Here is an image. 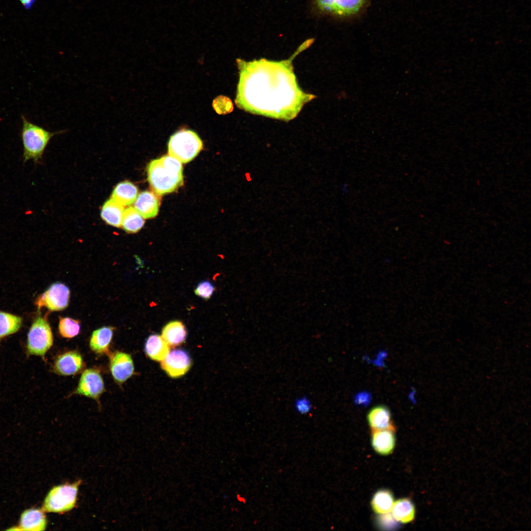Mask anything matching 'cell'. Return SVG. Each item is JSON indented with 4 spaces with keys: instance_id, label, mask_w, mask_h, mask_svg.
<instances>
[{
    "instance_id": "6da1fadb",
    "label": "cell",
    "mask_w": 531,
    "mask_h": 531,
    "mask_svg": "<svg viewBox=\"0 0 531 531\" xmlns=\"http://www.w3.org/2000/svg\"><path fill=\"white\" fill-rule=\"evenodd\" d=\"M181 163L169 155H164L149 162L147 166L148 179L157 195L175 191L183 183Z\"/></svg>"
},
{
    "instance_id": "7a4b0ae2",
    "label": "cell",
    "mask_w": 531,
    "mask_h": 531,
    "mask_svg": "<svg viewBox=\"0 0 531 531\" xmlns=\"http://www.w3.org/2000/svg\"><path fill=\"white\" fill-rule=\"evenodd\" d=\"M22 127L21 137L23 147L24 162L32 160L35 163L39 162L51 139L55 135L63 132H51L43 127L28 120L24 115L21 116Z\"/></svg>"
},
{
    "instance_id": "3957f363",
    "label": "cell",
    "mask_w": 531,
    "mask_h": 531,
    "mask_svg": "<svg viewBox=\"0 0 531 531\" xmlns=\"http://www.w3.org/2000/svg\"><path fill=\"white\" fill-rule=\"evenodd\" d=\"M202 140L193 131L181 130L172 135L168 143L169 155L181 163L192 160L203 149Z\"/></svg>"
},
{
    "instance_id": "277c9868",
    "label": "cell",
    "mask_w": 531,
    "mask_h": 531,
    "mask_svg": "<svg viewBox=\"0 0 531 531\" xmlns=\"http://www.w3.org/2000/svg\"><path fill=\"white\" fill-rule=\"evenodd\" d=\"M53 344V335L47 319L38 316L33 320L27 335V356H39L44 359Z\"/></svg>"
},
{
    "instance_id": "5b68a950",
    "label": "cell",
    "mask_w": 531,
    "mask_h": 531,
    "mask_svg": "<svg viewBox=\"0 0 531 531\" xmlns=\"http://www.w3.org/2000/svg\"><path fill=\"white\" fill-rule=\"evenodd\" d=\"M79 482L56 486L48 494L43 509L48 512L63 513L75 506Z\"/></svg>"
},
{
    "instance_id": "8992f818",
    "label": "cell",
    "mask_w": 531,
    "mask_h": 531,
    "mask_svg": "<svg viewBox=\"0 0 531 531\" xmlns=\"http://www.w3.org/2000/svg\"><path fill=\"white\" fill-rule=\"evenodd\" d=\"M69 298L68 287L62 283L56 282L37 297L35 304L38 311L43 307L51 311H60L68 306Z\"/></svg>"
},
{
    "instance_id": "52a82bcc",
    "label": "cell",
    "mask_w": 531,
    "mask_h": 531,
    "mask_svg": "<svg viewBox=\"0 0 531 531\" xmlns=\"http://www.w3.org/2000/svg\"><path fill=\"white\" fill-rule=\"evenodd\" d=\"M105 390L100 371L95 368L87 369L82 373L74 393L98 400Z\"/></svg>"
},
{
    "instance_id": "ba28073f",
    "label": "cell",
    "mask_w": 531,
    "mask_h": 531,
    "mask_svg": "<svg viewBox=\"0 0 531 531\" xmlns=\"http://www.w3.org/2000/svg\"><path fill=\"white\" fill-rule=\"evenodd\" d=\"M318 7L324 12L338 17H349L359 13L366 0H315Z\"/></svg>"
},
{
    "instance_id": "9c48e42d",
    "label": "cell",
    "mask_w": 531,
    "mask_h": 531,
    "mask_svg": "<svg viewBox=\"0 0 531 531\" xmlns=\"http://www.w3.org/2000/svg\"><path fill=\"white\" fill-rule=\"evenodd\" d=\"M191 360L188 353L182 349L169 352L161 361V367L170 377L177 378L183 376L189 370Z\"/></svg>"
},
{
    "instance_id": "30bf717a",
    "label": "cell",
    "mask_w": 531,
    "mask_h": 531,
    "mask_svg": "<svg viewBox=\"0 0 531 531\" xmlns=\"http://www.w3.org/2000/svg\"><path fill=\"white\" fill-rule=\"evenodd\" d=\"M110 369L116 382L122 384L133 374L134 366L131 355L116 351L110 355Z\"/></svg>"
},
{
    "instance_id": "8fae6325",
    "label": "cell",
    "mask_w": 531,
    "mask_h": 531,
    "mask_svg": "<svg viewBox=\"0 0 531 531\" xmlns=\"http://www.w3.org/2000/svg\"><path fill=\"white\" fill-rule=\"evenodd\" d=\"M85 367L81 354L76 351H70L59 355L52 365V371L61 376H70L80 372Z\"/></svg>"
},
{
    "instance_id": "7c38bea8",
    "label": "cell",
    "mask_w": 531,
    "mask_h": 531,
    "mask_svg": "<svg viewBox=\"0 0 531 531\" xmlns=\"http://www.w3.org/2000/svg\"><path fill=\"white\" fill-rule=\"evenodd\" d=\"M156 195L152 192L145 191L137 196L133 207L144 218H151L157 215L159 201Z\"/></svg>"
},
{
    "instance_id": "4fadbf2b",
    "label": "cell",
    "mask_w": 531,
    "mask_h": 531,
    "mask_svg": "<svg viewBox=\"0 0 531 531\" xmlns=\"http://www.w3.org/2000/svg\"><path fill=\"white\" fill-rule=\"evenodd\" d=\"M114 330L113 327L104 326L93 331L89 340L90 349L98 354H109Z\"/></svg>"
},
{
    "instance_id": "5bb4252c",
    "label": "cell",
    "mask_w": 531,
    "mask_h": 531,
    "mask_svg": "<svg viewBox=\"0 0 531 531\" xmlns=\"http://www.w3.org/2000/svg\"><path fill=\"white\" fill-rule=\"evenodd\" d=\"M367 420L373 431L384 429L394 430L390 412L385 406L379 405L371 409L368 413Z\"/></svg>"
},
{
    "instance_id": "9a60e30c",
    "label": "cell",
    "mask_w": 531,
    "mask_h": 531,
    "mask_svg": "<svg viewBox=\"0 0 531 531\" xmlns=\"http://www.w3.org/2000/svg\"><path fill=\"white\" fill-rule=\"evenodd\" d=\"M161 336L169 347H175L185 342L187 331L182 322L177 320L173 321L163 327Z\"/></svg>"
},
{
    "instance_id": "2e32d148",
    "label": "cell",
    "mask_w": 531,
    "mask_h": 531,
    "mask_svg": "<svg viewBox=\"0 0 531 531\" xmlns=\"http://www.w3.org/2000/svg\"><path fill=\"white\" fill-rule=\"evenodd\" d=\"M46 526V520L43 511L39 509H29L21 514L19 530L24 531H43Z\"/></svg>"
},
{
    "instance_id": "e0dca14e",
    "label": "cell",
    "mask_w": 531,
    "mask_h": 531,
    "mask_svg": "<svg viewBox=\"0 0 531 531\" xmlns=\"http://www.w3.org/2000/svg\"><path fill=\"white\" fill-rule=\"evenodd\" d=\"M145 351L150 359L161 361L169 354L170 347L161 336L152 334L148 337L146 341Z\"/></svg>"
},
{
    "instance_id": "ac0fdd59",
    "label": "cell",
    "mask_w": 531,
    "mask_h": 531,
    "mask_svg": "<svg viewBox=\"0 0 531 531\" xmlns=\"http://www.w3.org/2000/svg\"><path fill=\"white\" fill-rule=\"evenodd\" d=\"M393 431L391 429L373 431L372 444L376 452L387 455L392 451L395 445Z\"/></svg>"
},
{
    "instance_id": "d6986e66",
    "label": "cell",
    "mask_w": 531,
    "mask_h": 531,
    "mask_svg": "<svg viewBox=\"0 0 531 531\" xmlns=\"http://www.w3.org/2000/svg\"><path fill=\"white\" fill-rule=\"evenodd\" d=\"M124 206L112 198L104 204L101 216L108 224L116 227H120L124 211Z\"/></svg>"
},
{
    "instance_id": "ffe728a7",
    "label": "cell",
    "mask_w": 531,
    "mask_h": 531,
    "mask_svg": "<svg viewBox=\"0 0 531 531\" xmlns=\"http://www.w3.org/2000/svg\"><path fill=\"white\" fill-rule=\"evenodd\" d=\"M137 187L129 181H124L118 184L113 190L111 198L123 206H128L133 204L138 196Z\"/></svg>"
},
{
    "instance_id": "44dd1931",
    "label": "cell",
    "mask_w": 531,
    "mask_h": 531,
    "mask_svg": "<svg viewBox=\"0 0 531 531\" xmlns=\"http://www.w3.org/2000/svg\"><path fill=\"white\" fill-rule=\"evenodd\" d=\"M394 519L402 523H408L414 518L415 508L412 502L407 499H402L393 503L391 509Z\"/></svg>"
},
{
    "instance_id": "7402d4cb",
    "label": "cell",
    "mask_w": 531,
    "mask_h": 531,
    "mask_svg": "<svg viewBox=\"0 0 531 531\" xmlns=\"http://www.w3.org/2000/svg\"><path fill=\"white\" fill-rule=\"evenodd\" d=\"M23 319L14 314L0 311V342L17 332L21 327Z\"/></svg>"
},
{
    "instance_id": "603a6c76",
    "label": "cell",
    "mask_w": 531,
    "mask_h": 531,
    "mask_svg": "<svg viewBox=\"0 0 531 531\" xmlns=\"http://www.w3.org/2000/svg\"><path fill=\"white\" fill-rule=\"evenodd\" d=\"M145 223L144 218L133 206L124 210L121 226L127 233H135L139 231Z\"/></svg>"
},
{
    "instance_id": "cb8c5ba5",
    "label": "cell",
    "mask_w": 531,
    "mask_h": 531,
    "mask_svg": "<svg viewBox=\"0 0 531 531\" xmlns=\"http://www.w3.org/2000/svg\"><path fill=\"white\" fill-rule=\"evenodd\" d=\"M393 503V496L390 492L386 490H381L374 495L371 505L376 513L384 514L391 511Z\"/></svg>"
},
{
    "instance_id": "d4e9b609",
    "label": "cell",
    "mask_w": 531,
    "mask_h": 531,
    "mask_svg": "<svg viewBox=\"0 0 531 531\" xmlns=\"http://www.w3.org/2000/svg\"><path fill=\"white\" fill-rule=\"evenodd\" d=\"M79 321L69 317H59V331L65 338H72L77 336L80 331Z\"/></svg>"
},
{
    "instance_id": "484cf974",
    "label": "cell",
    "mask_w": 531,
    "mask_h": 531,
    "mask_svg": "<svg viewBox=\"0 0 531 531\" xmlns=\"http://www.w3.org/2000/svg\"><path fill=\"white\" fill-rule=\"evenodd\" d=\"M215 287L209 281H203L199 283L194 292L196 295L204 299H209L215 291Z\"/></svg>"
},
{
    "instance_id": "4316f807",
    "label": "cell",
    "mask_w": 531,
    "mask_h": 531,
    "mask_svg": "<svg viewBox=\"0 0 531 531\" xmlns=\"http://www.w3.org/2000/svg\"><path fill=\"white\" fill-rule=\"evenodd\" d=\"M295 410L301 414L309 413L312 409V405L310 399L305 396L297 398L294 402Z\"/></svg>"
},
{
    "instance_id": "83f0119b",
    "label": "cell",
    "mask_w": 531,
    "mask_h": 531,
    "mask_svg": "<svg viewBox=\"0 0 531 531\" xmlns=\"http://www.w3.org/2000/svg\"><path fill=\"white\" fill-rule=\"evenodd\" d=\"M24 7L26 9L31 8L34 3L35 0H19Z\"/></svg>"
}]
</instances>
